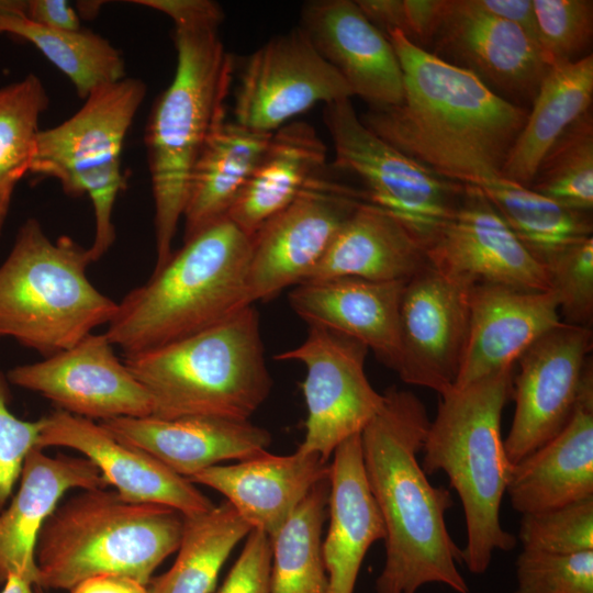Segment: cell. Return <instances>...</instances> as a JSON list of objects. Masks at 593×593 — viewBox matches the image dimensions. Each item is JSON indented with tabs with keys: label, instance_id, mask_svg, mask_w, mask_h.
<instances>
[{
	"label": "cell",
	"instance_id": "cell-1",
	"mask_svg": "<svg viewBox=\"0 0 593 593\" xmlns=\"http://www.w3.org/2000/svg\"><path fill=\"white\" fill-rule=\"evenodd\" d=\"M404 94L400 105L368 109L361 122L435 174L460 183L502 176L528 109L493 92L474 74L388 33Z\"/></svg>",
	"mask_w": 593,
	"mask_h": 593
},
{
	"label": "cell",
	"instance_id": "cell-2",
	"mask_svg": "<svg viewBox=\"0 0 593 593\" xmlns=\"http://www.w3.org/2000/svg\"><path fill=\"white\" fill-rule=\"evenodd\" d=\"M383 405L360 433L366 478L381 513L385 559L377 593H416L428 583L469 593L458 569L462 549L445 522L451 493L434 486L417 455L430 424L422 400L409 390L389 388Z\"/></svg>",
	"mask_w": 593,
	"mask_h": 593
},
{
	"label": "cell",
	"instance_id": "cell-3",
	"mask_svg": "<svg viewBox=\"0 0 593 593\" xmlns=\"http://www.w3.org/2000/svg\"><path fill=\"white\" fill-rule=\"evenodd\" d=\"M250 237L228 217L183 242L118 303L107 337L124 356L184 338L253 304Z\"/></svg>",
	"mask_w": 593,
	"mask_h": 593
},
{
	"label": "cell",
	"instance_id": "cell-4",
	"mask_svg": "<svg viewBox=\"0 0 593 593\" xmlns=\"http://www.w3.org/2000/svg\"><path fill=\"white\" fill-rule=\"evenodd\" d=\"M513 377L508 368L438 395L422 450L424 472H444L460 497L467 530L462 563L473 574L488 570L495 551L517 542L500 517L513 468L501 436Z\"/></svg>",
	"mask_w": 593,
	"mask_h": 593
},
{
	"label": "cell",
	"instance_id": "cell-5",
	"mask_svg": "<svg viewBox=\"0 0 593 593\" xmlns=\"http://www.w3.org/2000/svg\"><path fill=\"white\" fill-rule=\"evenodd\" d=\"M174 43L176 70L153 104L144 134L155 210V268L172 254L193 167L211 134L225 122L234 75L219 26L175 27Z\"/></svg>",
	"mask_w": 593,
	"mask_h": 593
},
{
	"label": "cell",
	"instance_id": "cell-6",
	"mask_svg": "<svg viewBox=\"0 0 593 593\" xmlns=\"http://www.w3.org/2000/svg\"><path fill=\"white\" fill-rule=\"evenodd\" d=\"M123 361L149 394L150 416L160 419L249 421L272 388L254 304L199 333L124 356Z\"/></svg>",
	"mask_w": 593,
	"mask_h": 593
},
{
	"label": "cell",
	"instance_id": "cell-7",
	"mask_svg": "<svg viewBox=\"0 0 593 593\" xmlns=\"http://www.w3.org/2000/svg\"><path fill=\"white\" fill-rule=\"evenodd\" d=\"M183 515L175 508L132 503L115 490H82L54 510L35 546L36 586L71 590L97 575L144 584L178 550Z\"/></svg>",
	"mask_w": 593,
	"mask_h": 593
},
{
	"label": "cell",
	"instance_id": "cell-8",
	"mask_svg": "<svg viewBox=\"0 0 593 593\" xmlns=\"http://www.w3.org/2000/svg\"><path fill=\"white\" fill-rule=\"evenodd\" d=\"M88 248L67 235L52 240L29 217L0 266V337L48 357L113 318L118 303L89 280Z\"/></svg>",
	"mask_w": 593,
	"mask_h": 593
},
{
	"label": "cell",
	"instance_id": "cell-9",
	"mask_svg": "<svg viewBox=\"0 0 593 593\" xmlns=\"http://www.w3.org/2000/svg\"><path fill=\"white\" fill-rule=\"evenodd\" d=\"M146 93L144 81L126 77L96 90L74 115L37 134L29 174L56 179L69 197H89L96 225L88 248L92 262L115 240L113 209L126 188L122 148Z\"/></svg>",
	"mask_w": 593,
	"mask_h": 593
},
{
	"label": "cell",
	"instance_id": "cell-10",
	"mask_svg": "<svg viewBox=\"0 0 593 593\" xmlns=\"http://www.w3.org/2000/svg\"><path fill=\"white\" fill-rule=\"evenodd\" d=\"M333 167L356 176L362 200L407 226L426 245L455 215L465 184L444 178L370 131L350 99L324 107Z\"/></svg>",
	"mask_w": 593,
	"mask_h": 593
},
{
	"label": "cell",
	"instance_id": "cell-11",
	"mask_svg": "<svg viewBox=\"0 0 593 593\" xmlns=\"http://www.w3.org/2000/svg\"><path fill=\"white\" fill-rule=\"evenodd\" d=\"M305 339L275 356L305 367L302 391L307 409L305 434L298 451L328 460L338 445L358 435L383 405L365 371L368 348L348 336L307 325Z\"/></svg>",
	"mask_w": 593,
	"mask_h": 593
},
{
	"label": "cell",
	"instance_id": "cell-12",
	"mask_svg": "<svg viewBox=\"0 0 593 593\" xmlns=\"http://www.w3.org/2000/svg\"><path fill=\"white\" fill-rule=\"evenodd\" d=\"M361 201V190L333 181L324 171L314 177L250 237V302L268 301L303 282Z\"/></svg>",
	"mask_w": 593,
	"mask_h": 593
},
{
	"label": "cell",
	"instance_id": "cell-13",
	"mask_svg": "<svg viewBox=\"0 0 593 593\" xmlns=\"http://www.w3.org/2000/svg\"><path fill=\"white\" fill-rule=\"evenodd\" d=\"M340 75L298 26L247 56L235 91V122L271 134L317 103L350 99Z\"/></svg>",
	"mask_w": 593,
	"mask_h": 593
},
{
	"label": "cell",
	"instance_id": "cell-14",
	"mask_svg": "<svg viewBox=\"0 0 593 593\" xmlns=\"http://www.w3.org/2000/svg\"><path fill=\"white\" fill-rule=\"evenodd\" d=\"M592 328L561 322L518 359L513 377L514 416L504 440L512 466L552 439L571 418L593 367Z\"/></svg>",
	"mask_w": 593,
	"mask_h": 593
},
{
	"label": "cell",
	"instance_id": "cell-15",
	"mask_svg": "<svg viewBox=\"0 0 593 593\" xmlns=\"http://www.w3.org/2000/svg\"><path fill=\"white\" fill-rule=\"evenodd\" d=\"M425 249L429 267L465 290L501 284L549 291L545 265L473 186L465 184L454 217Z\"/></svg>",
	"mask_w": 593,
	"mask_h": 593
},
{
	"label": "cell",
	"instance_id": "cell-16",
	"mask_svg": "<svg viewBox=\"0 0 593 593\" xmlns=\"http://www.w3.org/2000/svg\"><path fill=\"white\" fill-rule=\"evenodd\" d=\"M7 376L11 384L92 421L153 413L149 394L118 358L105 333H91L66 350L10 369Z\"/></svg>",
	"mask_w": 593,
	"mask_h": 593
},
{
	"label": "cell",
	"instance_id": "cell-17",
	"mask_svg": "<svg viewBox=\"0 0 593 593\" xmlns=\"http://www.w3.org/2000/svg\"><path fill=\"white\" fill-rule=\"evenodd\" d=\"M430 46L428 52L438 58L469 70L493 92L525 109L551 69L535 38L481 11L472 0H446Z\"/></svg>",
	"mask_w": 593,
	"mask_h": 593
},
{
	"label": "cell",
	"instance_id": "cell-18",
	"mask_svg": "<svg viewBox=\"0 0 593 593\" xmlns=\"http://www.w3.org/2000/svg\"><path fill=\"white\" fill-rule=\"evenodd\" d=\"M469 327L468 290L429 266L405 282L400 306V362L409 384L441 395L455 387Z\"/></svg>",
	"mask_w": 593,
	"mask_h": 593
},
{
	"label": "cell",
	"instance_id": "cell-19",
	"mask_svg": "<svg viewBox=\"0 0 593 593\" xmlns=\"http://www.w3.org/2000/svg\"><path fill=\"white\" fill-rule=\"evenodd\" d=\"M37 447H66L93 462L122 499L159 504L193 516L215 505L187 478L150 454L119 440L100 423L56 409L41 418Z\"/></svg>",
	"mask_w": 593,
	"mask_h": 593
},
{
	"label": "cell",
	"instance_id": "cell-20",
	"mask_svg": "<svg viewBox=\"0 0 593 593\" xmlns=\"http://www.w3.org/2000/svg\"><path fill=\"white\" fill-rule=\"evenodd\" d=\"M299 27L345 80L353 97L362 99L369 109L402 103L403 74L396 53L356 1H306Z\"/></svg>",
	"mask_w": 593,
	"mask_h": 593
},
{
	"label": "cell",
	"instance_id": "cell-21",
	"mask_svg": "<svg viewBox=\"0 0 593 593\" xmlns=\"http://www.w3.org/2000/svg\"><path fill=\"white\" fill-rule=\"evenodd\" d=\"M469 327L454 388L514 368L521 356L561 323L550 291L480 284L468 290Z\"/></svg>",
	"mask_w": 593,
	"mask_h": 593
},
{
	"label": "cell",
	"instance_id": "cell-22",
	"mask_svg": "<svg viewBox=\"0 0 593 593\" xmlns=\"http://www.w3.org/2000/svg\"><path fill=\"white\" fill-rule=\"evenodd\" d=\"M405 282L337 277L296 284L292 310L318 325L363 344L387 367L400 362V306Z\"/></svg>",
	"mask_w": 593,
	"mask_h": 593
},
{
	"label": "cell",
	"instance_id": "cell-23",
	"mask_svg": "<svg viewBox=\"0 0 593 593\" xmlns=\"http://www.w3.org/2000/svg\"><path fill=\"white\" fill-rule=\"evenodd\" d=\"M99 423L187 479L222 461L265 452L271 443L270 433L249 421L212 416L115 417Z\"/></svg>",
	"mask_w": 593,
	"mask_h": 593
},
{
	"label": "cell",
	"instance_id": "cell-24",
	"mask_svg": "<svg viewBox=\"0 0 593 593\" xmlns=\"http://www.w3.org/2000/svg\"><path fill=\"white\" fill-rule=\"evenodd\" d=\"M32 449L19 489L0 512V585L16 573L36 585L35 546L46 518L71 489L107 488L98 467L86 457L49 456Z\"/></svg>",
	"mask_w": 593,
	"mask_h": 593
},
{
	"label": "cell",
	"instance_id": "cell-25",
	"mask_svg": "<svg viewBox=\"0 0 593 593\" xmlns=\"http://www.w3.org/2000/svg\"><path fill=\"white\" fill-rule=\"evenodd\" d=\"M328 477L326 460L296 450L288 456L265 451L235 465H216L189 480L223 494L251 529L271 539L309 491Z\"/></svg>",
	"mask_w": 593,
	"mask_h": 593
},
{
	"label": "cell",
	"instance_id": "cell-26",
	"mask_svg": "<svg viewBox=\"0 0 593 593\" xmlns=\"http://www.w3.org/2000/svg\"><path fill=\"white\" fill-rule=\"evenodd\" d=\"M506 493L521 514L593 497V367L567 425L513 466Z\"/></svg>",
	"mask_w": 593,
	"mask_h": 593
},
{
	"label": "cell",
	"instance_id": "cell-27",
	"mask_svg": "<svg viewBox=\"0 0 593 593\" xmlns=\"http://www.w3.org/2000/svg\"><path fill=\"white\" fill-rule=\"evenodd\" d=\"M329 525L322 541L328 593H354L362 560L384 539V523L369 488L360 434L343 441L329 465Z\"/></svg>",
	"mask_w": 593,
	"mask_h": 593
},
{
	"label": "cell",
	"instance_id": "cell-28",
	"mask_svg": "<svg viewBox=\"0 0 593 593\" xmlns=\"http://www.w3.org/2000/svg\"><path fill=\"white\" fill-rule=\"evenodd\" d=\"M428 266L425 245L407 226L361 201L304 281L354 277L406 282Z\"/></svg>",
	"mask_w": 593,
	"mask_h": 593
},
{
	"label": "cell",
	"instance_id": "cell-29",
	"mask_svg": "<svg viewBox=\"0 0 593 593\" xmlns=\"http://www.w3.org/2000/svg\"><path fill=\"white\" fill-rule=\"evenodd\" d=\"M326 156L325 144L309 123L291 121L278 128L227 217L251 237L324 171Z\"/></svg>",
	"mask_w": 593,
	"mask_h": 593
},
{
	"label": "cell",
	"instance_id": "cell-30",
	"mask_svg": "<svg viewBox=\"0 0 593 593\" xmlns=\"http://www.w3.org/2000/svg\"><path fill=\"white\" fill-rule=\"evenodd\" d=\"M271 135L226 121L211 134L191 174L183 242L227 217Z\"/></svg>",
	"mask_w": 593,
	"mask_h": 593
},
{
	"label": "cell",
	"instance_id": "cell-31",
	"mask_svg": "<svg viewBox=\"0 0 593 593\" xmlns=\"http://www.w3.org/2000/svg\"><path fill=\"white\" fill-rule=\"evenodd\" d=\"M593 57L555 66L541 81L523 128L502 168V177L529 188L551 147L591 112Z\"/></svg>",
	"mask_w": 593,
	"mask_h": 593
},
{
	"label": "cell",
	"instance_id": "cell-32",
	"mask_svg": "<svg viewBox=\"0 0 593 593\" xmlns=\"http://www.w3.org/2000/svg\"><path fill=\"white\" fill-rule=\"evenodd\" d=\"M250 530L227 501L183 516L178 556L168 571L152 578L149 593H212L223 563Z\"/></svg>",
	"mask_w": 593,
	"mask_h": 593
},
{
	"label": "cell",
	"instance_id": "cell-33",
	"mask_svg": "<svg viewBox=\"0 0 593 593\" xmlns=\"http://www.w3.org/2000/svg\"><path fill=\"white\" fill-rule=\"evenodd\" d=\"M469 186L484 194L542 264L564 247L592 236L590 214L562 208L502 176L480 178Z\"/></svg>",
	"mask_w": 593,
	"mask_h": 593
},
{
	"label": "cell",
	"instance_id": "cell-34",
	"mask_svg": "<svg viewBox=\"0 0 593 593\" xmlns=\"http://www.w3.org/2000/svg\"><path fill=\"white\" fill-rule=\"evenodd\" d=\"M0 34L32 44L71 81L82 100L96 90L126 78L120 49L89 30H51L22 14H0Z\"/></svg>",
	"mask_w": 593,
	"mask_h": 593
},
{
	"label": "cell",
	"instance_id": "cell-35",
	"mask_svg": "<svg viewBox=\"0 0 593 593\" xmlns=\"http://www.w3.org/2000/svg\"><path fill=\"white\" fill-rule=\"evenodd\" d=\"M329 480L316 483L271 538L270 593H328L322 553Z\"/></svg>",
	"mask_w": 593,
	"mask_h": 593
},
{
	"label": "cell",
	"instance_id": "cell-36",
	"mask_svg": "<svg viewBox=\"0 0 593 593\" xmlns=\"http://www.w3.org/2000/svg\"><path fill=\"white\" fill-rule=\"evenodd\" d=\"M49 98L35 74L0 88V237L18 183L30 172Z\"/></svg>",
	"mask_w": 593,
	"mask_h": 593
},
{
	"label": "cell",
	"instance_id": "cell-37",
	"mask_svg": "<svg viewBox=\"0 0 593 593\" xmlns=\"http://www.w3.org/2000/svg\"><path fill=\"white\" fill-rule=\"evenodd\" d=\"M536 193L571 211L593 209V120L575 122L541 160L529 186Z\"/></svg>",
	"mask_w": 593,
	"mask_h": 593
},
{
	"label": "cell",
	"instance_id": "cell-38",
	"mask_svg": "<svg viewBox=\"0 0 593 593\" xmlns=\"http://www.w3.org/2000/svg\"><path fill=\"white\" fill-rule=\"evenodd\" d=\"M537 42L552 67L588 55L593 36V1L533 0Z\"/></svg>",
	"mask_w": 593,
	"mask_h": 593
},
{
	"label": "cell",
	"instance_id": "cell-39",
	"mask_svg": "<svg viewBox=\"0 0 593 593\" xmlns=\"http://www.w3.org/2000/svg\"><path fill=\"white\" fill-rule=\"evenodd\" d=\"M518 539L525 550L553 555L593 550V497L522 514Z\"/></svg>",
	"mask_w": 593,
	"mask_h": 593
},
{
	"label": "cell",
	"instance_id": "cell-40",
	"mask_svg": "<svg viewBox=\"0 0 593 593\" xmlns=\"http://www.w3.org/2000/svg\"><path fill=\"white\" fill-rule=\"evenodd\" d=\"M544 265L561 322L592 328L593 235L564 247Z\"/></svg>",
	"mask_w": 593,
	"mask_h": 593
},
{
	"label": "cell",
	"instance_id": "cell-41",
	"mask_svg": "<svg viewBox=\"0 0 593 593\" xmlns=\"http://www.w3.org/2000/svg\"><path fill=\"white\" fill-rule=\"evenodd\" d=\"M515 573L512 593H593V550L553 555L523 549Z\"/></svg>",
	"mask_w": 593,
	"mask_h": 593
},
{
	"label": "cell",
	"instance_id": "cell-42",
	"mask_svg": "<svg viewBox=\"0 0 593 593\" xmlns=\"http://www.w3.org/2000/svg\"><path fill=\"white\" fill-rule=\"evenodd\" d=\"M10 381L0 369V512L13 495L27 454L38 448L41 418L34 422L15 416L10 410Z\"/></svg>",
	"mask_w": 593,
	"mask_h": 593
},
{
	"label": "cell",
	"instance_id": "cell-43",
	"mask_svg": "<svg viewBox=\"0 0 593 593\" xmlns=\"http://www.w3.org/2000/svg\"><path fill=\"white\" fill-rule=\"evenodd\" d=\"M271 562L270 537L251 529L217 593H270Z\"/></svg>",
	"mask_w": 593,
	"mask_h": 593
},
{
	"label": "cell",
	"instance_id": "cell-44",
	"mask_svg": "<svg viewBox=\"0 0 593 593\" xmlns=\"http://www.w3.org/2000/svg\"><path fill=\"white\" fill-rule=\"evenodd\" d=\"M139 4L166 14L175 27L219 26L224 20L222 7L212 0H132Z\"/></svg>",
	"mask_w": 593,
	"mask_h": 593
},
{
	"label": "cell",
	"instance_id": "cell-45",
	"mask_svg": "<svg viewBox=\"0 0 593 593\" xmlns=\"http://www.w3.org/2000/svg\"><path fill=\"white\" fill-rule=\"evenodd\" d=\"M25 18L51 30L78 31L82 29L77 10L65 0H26Z\"/></svg>",
	"mask_w": 593,
	"mask_h": 593
},
{
	"label": "cell",
	"instance_id": "cell-46",
	"mask_svg": "<svg viewBox=\"0 0 593 593\" xmlns=\"http://www.w3.org/2000/svg\"><path fill=\"white\" fill-rule=\"evenodd\" d=\"M481 11L510 21L537 41L533 0H472Z\"/></svg>",
	"mask_w": 593,
	"mask_h": 593
},
{
	"label": "cell",
	"instance_id": "cell-47",
	"mask_svg": "<svg viewBox=\"0 0 593 593\" xmlns=\"http://www.w3.org/2000/svg\"><path fill=\"white\" fill-rule=\"evenodd\" d=\"M366 18L388 36L405 30L404 0H356Z\"/></svg>",
	"mask_w": 593,
	"mask_h": 593
},
{
	"label": "cell",
	"instance_id": "cell-48",
	"mask_svg": "<svg viewBox=\"0 0 593 593\" xmlns=\"http://www.w3.org/2000/svg\"><path fill=\"white\" fill-rule=\"evenodd\" d=\"M70 593H149V590L146 584L132 578L102 574L78 583Z\"/></svg>",
	"mask_w": 593,
	"mask_h": 593
},
{
	"label": "cell",
	"instance_id": "cell-49",
	"mask_svg": "<svg viewBox=\"0 0 593 593\" xmlns=\"http://www.w3.org/2000/svg\"><path fill=\"white\" fill-rule=\"evenodd\" d=\"M0 593H43V591L22 575L11 573Z\"/></svg>",
	"mask_w": 593,
	"mask_h": 593
},
{
	"label": "cell",
	"instance_id": "cell-50",
	"mask_svg": "<svg viewBox=\"0 0 593 593\" xmlns=\"http://www.w3.org/2000/svg\"><path fill=\"white\" fill-rule=\"evenodd\" d=\"M26 0H0V14H22L25 16Z\"/></svg>",
	"mask_w": 593,
	"mask_h": 593
},
{
	"label": "cell",
	"instance_id": "cell-51",
	"mask_svg": "<svg viewBox=\"0 0 593 593\" xmlns=\"http://www.w3.org/2000/svg\"><path fill=\"white\" fill-rule=\"evenodd\" d=\"M81 4H77L78 8V14L79 16H86V18H92L94 14L99 12V9L103 2L101 1H83L79 2Z\"/></svg>",
	"mask_w": 593,
	"mask_h": 593
}]
</instances>
